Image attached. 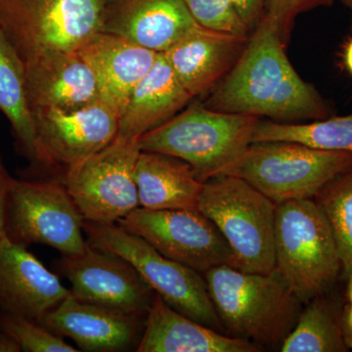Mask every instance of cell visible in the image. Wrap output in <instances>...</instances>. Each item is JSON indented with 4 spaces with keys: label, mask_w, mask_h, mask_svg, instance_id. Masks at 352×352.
Returning a JSON list of instances; mask_svg holds the SVG:
<instances>
[{
    "label": "cell",
    "mask_w": 352,
    "mask_h": 352,
    "mask_svg": "<svg viewBox=\"0 0 352 352\" xmlns=\"http://www.w3.org/2000/svg\"><path fill=\"white\" fill-rule=\"evenodd\" d=\"M104 0H0V29L25 63L76 51L100 32Z\"/></svg>",
    "instance_id": "8"
},
{
    "label": "cell",
    "mask_w": 352,
    "mask_h": 352,
    "mask_svg": "<svg viewBox=\"0 0 352 352\" xmlns=\"http://www.w3.org/2000/svg\"><path fill=\"white\" fill-rule=\"evenodd\" d=\"M204 277L227 335L263 349L282 344L295 327L302 302L276 270L254 273L221 265Z\"/></svg>",
    "instance_id": "2"
},
{
    "label": "cell",
    "mask_w": 352,
    "mask_h": 352,
    "mask_svg": "<svg viewBox=\"0 0 352 352\" xmlns=\"http://www.w3.org/2000/svg\"><path fill=\"white\" fill-rule=\"evenodd\" d=\"M342 59H344L346 71L352 76V38L347 41L346 46H344Z\"/></svg>",
    "instance_id": "34"
},
{
    "label": "cell",
    "mask_w": 352,
    "mask_h": 352,
    "mask_svg": "<svg viewBox=\"0 0 352 352\" xmlns=\"http://www.w3.org/2000/svg\"><path fill=\"white\" fill-rule=\"evenodd\" d=\"M284 46L274 21L264 14L239 59L201 103L217 112L265 118L280 124L326 119L327 104L314 85L296 73Z\"/></svg>",
    "instance_id": "1"
},
{
    "label": "cell",
    "mask_w": 352,
    "mask_h": 352,
    "mask_svg": "<svg viewBox=\"0 0 352 352\" xmlns=\"http://www.w3.org/2000/svg\"><path fill=\"white\" fill-rule=\"evenodd\" d=\"M166 258L198 272L234 267L233 252L214 222L199 210H148L139 207L118 222Z\"/></svg>",
    "instance_id": "11"
},
{
    "label": "cell",
    "mask_w": 352,
    "mask_h": 352,
    "mask_svg": "<svg viewBox=\"0 0 352 352\" xmlns=\"http://www.w3.org/2000/svg\"><path fill=\"white\" fill-rule=\"evenodd\" d=\"M83 220L63 182L12 177L6 203V235L29 247L43 244L62 254L87 249Z\"/></svg>",
    "instance_id": "10"
},
{
    "label": "cell",
    "mask_w": 352,
    "mask_h": 352,
    "mask_svg": "<svg viewBox=\"0 0 352 352\" xmlns=\"http://www.w3.org/2000/svg\"><path fill=\"white\" fill-rule=\"evenodd\" d=\"M139 207L198 210L205 183L186 162L170 155L141 151L134 171Z\"/></svg>",
    "instance_id": "22"
},
{
    "label": "cell",
    "mask_w": 352,
    "mask_h": 352,
    "mask_svg": "<svg viewBox=\"0 0 352 352\" xmlns=\"http://www.w3.org/2000/svg\"><path fill=\"white\" fill-rule=\"evenodd\" d=\"M19 346L8 335L0 332V352H20Z\"/></svg>",
    "instance_id": "33"
},
{
    "label": "cell",
    "mask_w": 352,
    "mask_h": 352,
    "mask_svg": "<svg viewBox=\"0 0 352 352\" xmlns=\"http://www.w3.org/2000/svg\"><path fill=\"white\" fill-rule=\"evenodd\" d=\"M78 51L94 72L101 100L119 116L132 90L153 68L160 54L122 36L102 32Z\"/></svg>",
    "instance_id": "19"
},
{
    "label": "cell",
    "mask_w": 352,
    "mask_h": 352,
    "mask_svg": "<svg viewBox=\"0 0 352 352\" xmlns=\"http://www.w3.org/2000/svg\"><path fill=\"white\" fill-rule=\"evenodd\" d=\"M352 168V153L328 151L292 141L252 142L226 175L242 178L275 205L314 199Z\"/></svg>",
    "instance_id": "6"
},
{
    "label": "cell",
    "mask_w": 352,
    "mask_h": 352,
    "mask_svg": "<svg viewBox=\"0 0 352 352\" xmlns=\"http://www.w3.org/2000/svg\"><path fill=\"white\" fill-rule=\"evenodd\" d=\"M314 201L328 220L347 276L352 273V168L328 183Z\"/></svg>",
    "instance_id": "26"
},
{
    "label": "cell",
    "mask_w": 352,
    "mask_h": 352,
    "mask_svg": "<svg viewBox=\"0 0 352 352\" xmlns=\"http://www.w3.org/2000/svg\"><path fill=\"white\" fill-rule=\"evenodd\" d=\"M199 27L184 0H104L100 32L157 53Z\"/></svg>",
    "instance_id": "15"
},
{
    "label": "cell",
    "mask_w": 352,
    "mask_h": 352,
    "mask_svg": "<svg viewBox=\"0 0 352 352\" xmlns=\"http://www.w3.org/2000/svg\"><path fill=\"white\" fill-rule=\"evenodd\" d=\"M0 332L8 335L25 352H76L63 338L51 332L38 321L0 311Z\"/></svg>",
    "instance_id": "27"
},
{
    "label": "cell",
    "mask_w": 352,
    "mask_h": 352,
    "mask_svg": "<svg viewBox=\"0 0 352 352\" xmlns=\"http://www.w3.org/2000/svg\"><path fill=\"white\" fill-rule=\"evenodd\" d=\"M194 20L212 31L249 38L251 31L241 20L232 0H184Z\"/></svg>",
    "instance_id": "28"
},
{
    "label": "cell",
    "mask_w": 352,
    "mask_h": 352,
    "mask_svg": "<svg viewBox=\"0 0 352 352\" xmlns=\"http://www.w3.org/2000/svg\"><path fill=\"white\" fill-rule=\"evenodd\" d=\"M12 176L9 175L0 157V238L6 235V203Z\"/></svg>",
    "instance_id": "31"
},
{
    "label": "cell",
    "mask_w": 352,
    "mask_h": 352,
    "mask_svg": "<svg viewBox=\"0 0 352 352\" xmlns=\"http://www.w3.org/2000/svg\"><path fill=\"white\" fill-rule=\"evenodd\" d=\"M0 111L12 129L16 146L36 162V133L27 91L25 62L0 29Z\"/></svg>",
    "instance_id": "23"
},
{
    "label": "cell",
    "mask_w": 352,
    "mask_h": 352,
    "mask_svg": "<svg viewBox=\"0 0 352 352\" xmlns=\"http://www.w3.org/2000/svg\"><path fill=\"white\" fill-rule=\"evenodd\" d=\"M342 327L344 342L347 347L352 349V305L347 303L342 312Z\"/></svg>",
    "instance_id": "32"
},
{
    "label": "cell",
    "mask_w": 352,
    "mask_h": 352,
    "mask_svg": "<svg viewBox=\"0 0 352 352\" xmlns=\"http://www.w3.org/2000/svg\"><path fill=\"white\" fill-rule=\"evenodd\" d=\"M263 141H292L316 149L352 153V113L302 124L259 119L252 142Z\"/></svg>",
    "instance_id": "25"
},
{
    "label": "cell",
    "mask_w": 352,
    "mask_h": 352,
    "mask_svg": "<svg viewBox=\"0 0 352 352\" xmlns=\"http://www.w3.org/2000/svg\"><path fill=\"white\" fill-rule=\"evenodd\" d=\"M261 346L203 325L155 296L138 352H258Z\"/></svg>",
    "instance_id": "20"
},
{
    "label": "cell",
    "mask_w": 352,
    "mask_h": 352,
    "mask_svg": "<svg viewBox=\"0 0 352 352\" xmlns=\"http://www.w3.org/2000/svg\"><path fill=\"white\" fill-rule=\"evenodd\" d=\"M342 312L337 303L324 295L310 300L282 342L281 351H349L342 333Z\"/></svg>",
    "instance_id": "24"
},
{
    "label": "cell",
    "mask_w": 352,
    "mask_h": 352,
    "mask_svg": "<svg viewBox=\"0 0 352 352\" xmlns=\"http://www.w3.org/2000/svg\"><path fill=\"white\" fill-rule=\"evenodd\" d=\"M259 118L217 112L201 102L186 106L139 138L141 151L170 155L188 163L201 182L226 175L252 143Z\"/></svg>",
    "instance_id": "3"
},
{
    "label": "cell",
    "mask_w": 352,
    "mask_h": 352,
    "mask_svg": "<svg viewBox=\"0 0 352 352\" xmlns=\"http://www.w3.org/2000/svg\"><path fill=\"white\" fill-rule=\"evenodd\" d=\"M36 133V162L65 170L115 140L119 113L103 100L73 110L31 109Z\"/></svg>",
    "instance_id": "13"
},
{
    "label": "cell",
    "mask_w": 352,
    "mask_h": 352,
    "mask_svg": "<svg viewBox=\"0 0 352 352\" xmlns=\"http://www.w3.org/2000/svg\"><path fill=\"white\" fill-rule=\"evenodd\" d=\"M144 318L83 302L72 293L38 321L60 337L69 338L83 351H124L142 337Z\"/></svg>",
    "instance_id": "14"
},
{
    "label": "cell",
    "mask_w": 352,
    "mask_h": 352,
    "mask_svg": "<svg viewBox=\"0 0 352 352\" xmlns=\"http://www.w3.org/2000/svg\"><path fill=\"white\" fill-rule=\"evenodd\" d=\"M241 20L252 32L265 12L266 0H232Z\"/></svg>",
    "instance_id": "30"
},
{
    "label": "cell",
    "mask_w": 352,
    "mask_h": 352,
    "mask_svg": "<svg viewBox=\"0 0 352 352\" xmlns=\"http://www.w3.org/2000/svg\"><path fill=\"white\" fill-rule=\"evenodd\" d=\"M276 206L242 178L219 175L204 184L198 210L230 247L234 267L270 273L275 270Z\"/></svg>",
    "instance_id": "5"
},
{
    "label": "cell",
    "mask_w": 352,
    "mask_h": 352,
    "mask_svg": "<svg viewBox=\"0 0 352 352\" xmlns=\"http://www.w3.org/2000/svg\"><path fill=\"white\" fill-rule=\"evenodd\" d=\"M25 66L31 109L73 110L101 100L94 72L78 50L50 53Z\"/></svg>",
    "instance_id": "18"
},
{
    "label": "cell",
    "mask_w": 352,
    "mask_h": 352,
    "mask_svg": "<svg viewBox=\"0 0 352 352\" xmlns=\"http://www.w3.org/2000/svg\"><path fill=\"white\" fill-rule=\"evenodd\" d=\"M248 39L199 27L162 54L195 98L210 94L232 69Z\"/></svg>",
    "instance_id": "17"
},
{
    "label": "cell",
    "mask_w": 352,
    "mask_h": 352,
    "mask_svg": "<svg viewBox=\"0 0 352 352\" xmlns=\"http://www.w3.org/2000/svg\"><path fill=\"white\" fill-rule=\"evenodd\" d=\"M274 247L275 270L300 302L328 293L342 271L332 230L314 199L276 206Z\"/></svg>",
    "instance_id": "4"
},
{
    "label": "cell",
    "mask_w": 352,
    "mask_h": 352,
    "mask_svg": "<svg viewBox=\"0 0 352 352\" xmlns=\"http://www.w3.org/2000/svg\"><path fill=\"white\" fill-rule=\"evenodd\" d=\"M340 1H342L344 6L349 7V8L352 11V0H340Z\"/></svg>",
    "instance_id": "35"
},
{
    "label": "cell",
    "mask_w": 352,
    "mask_h": 352,
    "mask_svg": "<svg viewBox=\"0 0 352 352\" xmlns=\"http://www.w3.org/2000/svg\"><path fill=\"white\" fill-rule=\"evenodd\" d=\"M140 152L139 139L117 136L65 170L62 182L85 221L118 223L139 208L134 171Z\"/></svg>",
    "instance_id": "9"
},
{
    "label": "cell",
    "mask_w": 352,
    "mask_h": 352,
    "mask_svg": "<svg viewBox=\"0 0 352 352\" xmlns=\"http://www.w3.org/2000/svg\"><path fill=\"white\" fill-rule=\"evenodd\" d=\"M55 267L78 300L139 318L146 319L151 309L154 289L119 256L88 244L80 254H62Z\"/></svg>",
    "instance_id": "12"
},
{
    "label": "cell",
    "mask_w": 352,
    "mask_h": 352,
    "mask_svg": "<svg viewBox=\"0 0 352 352\" xmlns=\"http://www.w3.org/2000/svg\"><path fill=\"white\" fill-rule=\"evenodd\" d=\"M192 99L160 53L153 68L129 95L120 116L118 136L139 139L173 119Z\"/></svg>",
    "instance_id": "21"
},
{
    "label": "cell",
    "mask_w": 352,
    "mask_h": 352,
    "mask_svg": "<svg viewBox=\"0 0 352 352\" xmlns=\"http://www.w3.org/2000/svg\"><path fill=\"white\" fill-rule=\"evenodd\" d=\"M69 294L27 247L0 238V311L39 321Z\"/></svg>",
    "instance_id": "16"
},
{
    "label": "cell",
    "mask_w": 352,
    "mask_h": 352,
    "mask_svg": "<svg viewBox=\"0 0 352 352\" xmlns=\"http://www.w3.org/2000/svg\"><path fill=\"white\" fill-rule=\"evenodd\" d=\"M83 231L88 244L129 261L155 293L173 309L203 325L226 333L204 274L166 258L149 243L118 223L83 221Z\"/></svg>",
    "instance_id": "7"
},
{
    "label": "cell",
    "mask_w": 352,
    "mask_h": 352,
    "mask_svg": "<svg viewBox=\"0 0 352 352\" xmlns=\"http://www.w3.org/2000/svg\"><path fill=\"white\" fill-rule=\"evenodd\" d=\"M333 1L335 0H266L264 14L274 21L282 41L286 44L298 15L317 7L332 6Z\"/></svg>",
    "instance_id": "29"
}]
</instances>
